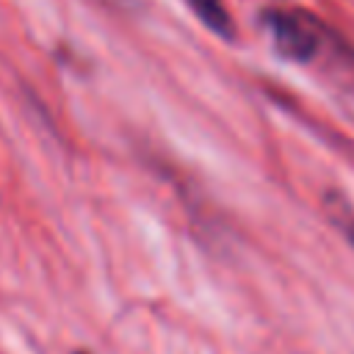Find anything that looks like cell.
Instances as JSON below:
<instances>
[{
    "label": "cell",
    "mask_w": 354,
    "mask_h": 354,
    "mask_svg": "<svg viewBox=\"0 0 354 354\" xmlns=\"http://www.w3.org/2000/svg\"><path fill=\"white\" fill-rule=\"evenodd\" d=\"M337 102H340L343 113H346L348 119H354V83L337 86Z\"/></svg>",
    "instance_id": "obj_4"
},
{
    "label": "cell",
    "mask_w": 354,
    "mask_h": 354,
    "mask_svg": "<svg viewBox=\"0 0 354 354\" xmlns=\"http://www.w3.org/2000/svg\"><path fill=\"white\" fill-rule=\"evenodd\" d=\"M188 8L199 17V22L213 30L216 36H224V39H232L235 36V25H232V17L230 11L224 8L221 0H185Z\"/></svg>",
    "instance_id": "obj_2"
},
{
    "label": "cell",
    "mask_w": 354,
    "mask_h": 354,
    "mask_svg": "<svg viewBox=\"0 0 354 354\" xmlns=\"http://www.w3.org/2000/svg\"><path fill=\"white\" fill-rule=\"evenodd\" d=\"M263 28L268 30L274 47L279 55L299 61V64H310L326 39V30L318 25V19H313L310 14L301 11H282V8H271L266 14H260Z\"/></svg>",
    "instance_id": "obj_1"
},
{
    "label": "cell",
    "mask_w": 354,
    "mask_h": 354,
    "mask_svg": "<svg viewBox=\"0 0 354 354\" xmlns=\"http://www.w3.org/2000/svg\"><path fill=\"white\" fill-rule=\"evenodd\" d=\"M102 3H111V6H119V8H127V6H136V0H102Z\"/></svg>",
    "instance_id": "obj_5"
},
{
    "label": "cell",
    "mask_w": 354,
    "mask_h": 354,
    "mask_svg": "<svg viewBox=\"0 0 354 354\" xmlns=\"http://www.w3.org/2000/svg\"><path fill=\"white\" fill-rule=\"evenodd\" d=\"M324 207H326L329 221L354 243V207H351L340 194H335V191L324 196Z\"/></svg>",
    "instance_id": "obj_3"
},
{
    "label": "cell",
    "mask_w": 354,
    "mask_h": 354,
    "mask_svg": "<svg viewBox=\"0 0 354 354\" xmlns=\"http://www.w3.org/2000/svg\"><path fill=\"white\" fill-rule=\"evenodd\" d=\"M77 354H86V351H77Z\"/></svg>",
    "instance_id": "obj_6"
}]
</instances>
